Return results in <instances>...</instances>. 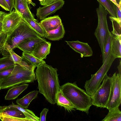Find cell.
Listing matches in <instances>:
<instances>
[{
    "instance_id": "8fae6325",
    "label": "cell",
    "mask_w": 121,
    "mask_h": 121,
    "mask_svg": "<svg viewBox=\"0 0 121 121\" xmlns=\"http://www.w3.org/2000/svg\"><path fill=\"white\" fill-rule=\"evenodd\" d=\"M65 41L73 50L80 54L81 58L91 56L93 55L92 50L87 43L81 42L78 40Z\"/></svg>"
},
{
    "instance_id": "d6a6232c",
    "label": "cell",
    "mask_w": 121,
    "mask_h": 121,
    "mask_svg": "<svg viewBox=\"0 0 121 121\" xmlns=\"http://www.w3.org/2000/svg\"><path fill=\"white\" fill-rule=\"evenodd\" d=\"M7 36L3 32L0 35V54L4 51Z\"/></svg>"
},
{
    "instance_id": "d590c367",
    "label": "cell",
    "mask_w": 121,
    "mask_h": 121,
    "mask_svg": "<svg viewBox=\"0 0 121 121\" xmlns=\"http://www.w3.org/2000/svg\"><path fill=\"white\" fill-rule=\"evenodd\" d=\"M9 8V11L11 12L13 8L14 0H5Z\"/></svg>"
},
{
    "instance_id": "ac0fdd59",
    "label": "cell",
    "mask_w": 121,
    "mask_h": 121,
    "mask_svg": "<svg viewBox=\"0 0 121 121\" xmlns=\"http://www.w3.org/2000/svg\"><path fill=\"white\" fill-rule=\"evenodd\" d=\"M56 103L58 106L63 107L68 112H71L75 109L74 105L63 95L60 89L57 95Z\"/></svg>"
},
{
    "instance_id": "f35d334b",
    "label": "cell",
    "mask_w": 121,
    "mask_h": 121,
    "mask_svg": "<svg viewBox=\"0 0 121 121\" xmlns=\"http://www.w3.org/2000/svg\"><path fill=\"white\" fill-rule=\"evenodd\" d=\"M6 14L2 11H0V22H2L4 17Z\"/></svg>"
},
{
    "instance_id": "8992f818",
    "label": "cell",
    "mask_w": 121,
    "mask_h": 121,
    "mask_svg": "<svg viewBox=\"0 0 121 121\" xmlns=\"http://www.w3.org/2000/svg\"><path fill=\"white\" fill-rule=\"evenodd\" d=\"M98 18V23L94 35L99 47L103 58L105 46L110 32L109 30L107 16L108 13L100 4L96 9Z\"/></svg>"
},
{
    "instance_id": "484cf974",
    "label": "cell",
    "mask_w": 121,
    "mask_h": 121,
    "mask_svg": "<svg viewBox=\"0 0 121 121\" xmlns=\"http://www.w3.org/2000/svg\"><path fill=\"white\" fill-rule=\"evenodd\" d=\"M21 57L29 61L35 68L40 65L46 63L44 61L39 59L31 54L24 52Z\"/></svg>"
},
{
    "instance_id": "f6af8a7d",
    "label": "cell",
    "mask_w": 121,
    "mask_h": 121,
    "mask_svg": "<svg viewBox=\"0 0 121 121\" xmlns=\"http://www.w3.org/2000/svg\"><path fill=\"white\" fill-rule=\"evenodd\" d=\"M3 32L2 31L0 32V35Z\"/></svg>"
},
{
    "instance_id": "6da1fadb",
    "label": "cell",
    "mask_w": 121,
    "mask_h": 121,
    "mask_svg": "<svg viewBox=\"0 0 121 121\" xmlns=\"http://www.w3.org/2000/svg\"><path fill=\"white\" fill-rule=\"evenodd\" d=\"M57 71L56 68L45 63L38 66L35 72L39 92L52 104L56 103L57 95L60 87Z\"/></svg>"
},
{
    "instance_id": "bcb514c9",
    "label": "cell",
    "mask_w": 121,
    "mask_h": 121,
    "mask_svg": "<svg viewBox=\"0 0 121 121\" xmlns=\"http://www.w3.org/2000/svg\"><path fill=\"white\" fill-rule=\"evenodd\" d=\"M1 89V88L0 85V90Z\"/></svg>"
},
{
    "instance_id": "ee69618b",
    "label": "cell",
    "mask_w": 121,
    "mask_h": 121,
    "mask_svg": "<svg viewBox=\"0 0 121 121\" xmlns=\"http://www.w3.org/2000/svg\"><path fill=\"white\" fill-rule=\"evenodd\" d=\"M2 22H0V32L2 30Z\"/></svg>"
},
{
    "instance_id": "cb8c5ba5",
    "label": "cell",
    "mask_w": 121,
    "mask_h": 121,
    "mask_svg": "<svg viewBox=\"0 0 121 121\" xmlns=\"http://www.w3.org/2000/svg\"><path fill=\"white\" fill-rule=\"evenodd\" d=\"M22 18L41 37L43 38H45V32L36 19L34 20Z\"/></svg>"
},
{
    "instance_id": "f1b7e54d",
    "label": "cell",
    "mask_w": 121,
    "mask_h": 121,
    "mask_svg": "<svg viewBox=\"0 0 121 121\" xmlns=\"http://www.w3.org/2000/svg\"><path fill=\"white\" fill-rule=\"evenodd\" d=\"M112 36V34L110 32L105 46L104 55L102 58L103 63L104 62L109 54L111 52V40Z\"/></svg>"
},
{
    "instance_id": "52a82bcc",
    "label": "cell",
    "mask_w": 121,
    "mask_h": 121,
    "mask_svg": "<svg viewBox=\"0 0 121 121\" xmlns=\"http://www.w3.org/2000/svg\"><path fill=\"white\" fill-rule=\"evenodd\" d=\"M111 84V77L107 74L102 84L91 96L92 105L97 107L106 108L110 95Z\"/></svg>"
},
{
    "instance_id": "1f68e13d",
    "label": "cell",
    "mask_w": 121,
    "mask_h": 121,
    "mask_svg": "<svg viewBox=\"0 0 121 121\" xmlns=\"http://www.w3.org/2000/svg\"><path fill=\"white\" fill-rule=\"evenodd\" d=\"M14 66L7 68L0 71V81L8 77L10 74Z\"/></svg>"
},
{
    "instance_id": "7402d4cb",
    "label": "cell",
    "mask_w": 121,
    "mask_h": 121,
    "mask_svg": "<svg viewBox=\"0 0 121 121\" xmlns=\"http://www.w3.org/2000/svg\"><path fill=\"white\" fill-rule=\"evenodd\" d=\"M7 107H14L16 108L22 112L26 118L30 121H39V118L36 116L32 111L27 108H23L20 106L15 104L13 103L9 105L6 106Z\"/></svg>"
},
{
    "instance_id": "ba28073f",
    "label": "cell",
    "mask_w": 121,
    "mask_h": 121,
    "mask_svg": "<svg viewBox=\"0 0 121 121\" xmlns=\"http://www.w3.org/2000/svg\"><path fill=\"white\" fill-rule=\"evenodd\" d=\"M111 78V93L106 108L109 111L119 107L121 102V76L115 73Z\"/></svg>"
},
{
    "instance_id": "603a6c76",
    "label": "cell",
    "mask_w": 121,
    "mask_h": 121,
    "mask_svg": "<svg viewBox=\"0 0 121 121\" xmlns=\"http://www.w3.org/2000/svg\"><path fill=\"white\" fill-rule=\"evenodd\" d=\"M121 111L119 107L109 111L107 115L102 121H121Z\"/></svg>"
},
{
    "instance_id": "d4e9b609",
    "label": "cell",
    "mask_w": 121,
    "mask_h": 121,
    "mask_svg": "<svg viewBox=\"0 0 121 121\" xmlns=\"http://www.w3.org/2000/svg\"><path fill=\"white\" fill-rule=\"evenodd\" d=\"M107 11L110 16L117 17L115 5L110 0H97Z\"/></svg>"
},
{
    "instance_id": "60d3db41",
    "label": "cell",
    "mask_w": 121,
    "mask_h": 121,
    "mask_svg": "<svg viewBox=\"0 0 121 121\" xmlns=\"http://www.w3.org/2000/svg\"><path fill=\"white\" fill-rule=\"evenodd\" d=\"M29 4H31L33 6H35L36 5L35 4L33 3L32 0H26Z\"/></svg>"
},
{
    "instance_id": "4dcf8cb0",
    "label": "cell",
    "mask_w": 121,
    "mask_h": 121,
    "mask_svg": "<svg viewBox=\"0 0 121 121\" xmlns=\"http://www.w3.org/2000/svg\"><path fill=\"white\" fill-rule=\"evenodd\" d=\"M9 57L11 60L15 64H18L22 61V58L16 54L11 50L9 51Z\"/></svg>"
},
{
    "instance_id": "7bdbcfd3",
    "label": "cell",
    "mask_w": 121,
    "mask_h": 121,
    "mask_svg": "<svg viewBox=\"0 0 121 121\" xmlns=\"http://www.w3.org/2000/svg\"><path fill=\"white\" fill-rule=\"evenodd\" d=\"M117 4L120 6H121V0H116Z\"/></svg>"
},
{
    "instance_id": "74e56055",
    "label": "cell",
    "mask_w": 121,
    "mask_h": 121,
    "mask_svg": "<svg viewBox=\"0 0 121 121\" xmlns=\"http://www.w3.org/2000/svg\"><path fill=\"white\" fill-rule=\"evenodd\" d=\"M0 6L5 10L9 11L8 6L5 0H0Z\"/></svg>"
},
{
    "instance_id": "9a60e30c",
    "label": "cell",
    "mask_w": 121,
    "mask_h": 121,
    "mask_svg": "<svg viewBox=\"0 0 121 121\" xmlns=\"http://www.w3.org/2000/svg\"><path fill=\"white\" fill-rule=\"evenodd\" d=\"M46 41V39L41 37L28 39L18 44L16 48H18L24 52L32 54L36 44Z\"/></svg>"
},
{
    "instance_id": "83f0119b",
    "label": "cell",
    "mask_w": 121,
    "mask_h": 121,
    "mask_svg": "<svg viewBox=\"0 0 121 121\" xmlns=\"http://www.w3.org/2000/svg\"><path fill=\"white\" fill-rule=\"evenodd\" d=\"M109 18L112 23L113 30L112 34L115 36H121V21L117 18L110 16H109Z\"/></svg>"
},
{
    "instance_id": "30bf717a",
    "label": "cell",
    "mask_w": 121,
    "mask_h": 121,
    "mask_svg": "<svg viewBox=\"0 0 121 121\" xmlns=\"http://www.w3.org/2000/svg\"><path fill=\"white\" fill-rule=\"evenodd\" d=\"M64 3V0H57L48 5L40 7L37 9L36 16L38 19L42 20L61 9Z\"/></svg>"
},
{
    "instance_id": "d6986e66",
    "label": "cell",
    "mask_w": 121,
    "mask_h": 121,
    "mask_svg": "<svg viewBox=\"0 0 121 121\" xmlns=\"http://www.w3.org/2000/svg\"><path fill=\"white\" fill-rule=\"evenodd\" d=\"M111 52L115 58H121V36H115L112 34Z\"/></svg>"
},
{
    "instance_id": "f546056e",
    "label": "cell",
    "mask_w": 121,
    "mask_h": 121,
    "mask_svg": "<svg viewBox=\"0 0 121 121\" xmlns=\"http://www.w3.org/2000/svg\"><path fill=\"white\" fill-rule=\"evenodd\" d=\"M0 119L2 121H30V120L26 118H20L8 115L0 112Z\"/></svg>"
},
{
    "instance_id": "4316f807",
    "label": "cell",
    "mask_w": 121,
    "mask_h": 121,
    "mask_svg": "<svg viewBox=\"0 0 121 121\" xmlns=\"http://www.w3.org/2000/svg\"><path fill=\"white\" fill-rule=\"evenodd\" d=\"M3 55V57L0 58V71L14 66L16 64L11 60L9 53Z\"/></svg>"
},
{
    "instance_id": "b9f144b4",
    "label": "cell",
    "mask_w": 121,
    "mask_h": 121,
    "mask_svg": "<svg viewBox=\"0 0 121 121\" xmlns=\"http://www.w3.org/2000/svg\"><path fill=\"white\" fill-rule=\"evenodd\" d=\"M115 5L119 7H121V6L118 4L117 3L116 0H110Z\"/></svg>"
},
{
    "instance_id": "7dc6e473",
    "label": "cell",
    "mask_w": 121,
    "mask_h": 121,
    "mask_svg": "<svg viewBox=\"0 0 121 121\" xmlns=\"http://www.w3.org/2000/svg\"><path fill=\"white\" fill-rule=\"evenodd\" d=\"M1 121L0 119V121Z\"/></svg>"
},
{
    "instance_id": "ffe728a7",
    "label": "cell",
    "mask_w": 121,
    "mask_h": 121,
    "mask_svg": "<svg viewBox=\"0 0 121 121\" xmlns=\"http://www.w3.org/2000/svg\"><path fill=\"white\" fill-rule=\"evenodd\" d=\"M39 91H31L20 99H18L16 102L17 104L23 108H27L31 102L37 97Z\"/></svg>"
},
{
    "instance_id": "836d02e7",
    "label": "cell",
    "mask_w": 121,
    "mask_h": 121,
    "mask_svg": "<svg viewBox=\"0 0 121 121\" xmlns=\"http://www.w3.org/2000/svg\"><path fill=\"white\" fill-rule=\"evenodd\" d=\"M48 111V109L44 108L40 114L39 121H46V116L47 113Z\"/></svg>"
},
{
    "instance_id": "277c9868",
    "label": "cell",
    "mask_w": 121,
    "mask_h": 121,
    "mask_svg": "<svg viewBox=\"0 0 121 121\" xmlns=\"http://www.w3.org/2000/svg\"><path fill=\"white\" fill-rule=\"evenodd\" d=\"M35 78L34 71L29 70L16 64L10 74L0 81V85L1 89H7L22 84L33 82Z\"/></svg>"
},
{
    "instance_id": "5bb4252c",
    "label": "cell",
    "mask_w": 121,
    "mask_h": 121,
    "mask_svg": "<svg viewBox=\"0 0 121 121\" xmlns=\"http://www.w3.org/2000/svg\"><path fill=\"white\" fill-rule=\"evenodd\" d=\"M45 33L57 28L62 23L58 15L46 17L39 22Z\"/></svg>"
},
{
    "instance_id": "7c38bea8",
    "label": "cell",
    "mask_w": 121,
    "mask_h": 121,
    "mask_svg": "<svg viewBox=\"0 0 121 121\" xmlns=\"http://www.w3.org/2000/svg\"><path fill=\"white\" fill-rule=\"evenodd\" d=\"M26 0H14L13 8L23 18L35 20L30 11Z\"/></svg>"
},
{
    "instance_id": "8d00e7d4",
    "label": "cell",
    "mask_w": 121,
    "mask_h": 121,
    "mask_svg": "<svg viewBox=\"0 0 121 121\" xmlns=\"http://www.w3.org/2000/svg\"><path fill=\"white\" fill-rule=\"evenodd\" d=\"M115 8L117 18L119 20L121 21V7H119L115 5Z\"/></svg>"
},
{
    "instance_id": "2e32d148",
    "label": "cell",
    "mask_w": 121,
    "mask_h": 121,
    "mask_svg": "<svg viewBox=\"0 0 121 121\" xmlns=\"http://www.w3.org/2000/svg\"><path fill=\"white\" fill-rule=\"evenodd\" d=\"M28 86V84H24L10 88L5 96V99L9 100L16 99L27 88Z\"/></svg>"
},
{
    "instance_id": "7a4b0ae2",
    "label": "cell",
    "mask_w": 121,
    "mask_h": 121,
    "mask_svg": "<svg viewBox=\"0 0 121 121\" xmlns=\"http://www.w3.org/2000/svg\"><path fill=\"white\" fill-rule=\"evenodd\" d=\"M63 95L74 105L76 109L87 114L92 106L91 96L78 87L76 82H68L60 86Z\"/></svg>"
},
{
    "instance_id": "4fadbf2b",
    "label": "cell",
    "mask_w": 121,
    "mask_h": 121,
    "mask_svg": "<svg viewBox=\"0 0 121 121\" xmlns=\"http://www.w3.org/2000/svg\"><path fill=\"white\" fill-rule=\"evenodd\" d=\"M51 43L47 41L36 44L31 54L39 59L43 60L50 52Z\"/></svg>"
},
{
    "instance_id": "44dd1931",
    "label": "cell",
    "mask_w": 121,
    "mask_h": 121,
    "mask_svg": "<svg viewBox=\"0 0 121 121\" xmlns=\"http://www.w3.org/2000/svg\"><path fill=\"white\" fill-rule=\"evenodd\" d=\"M0 112L8 115L16 117L26 118L22 112L15 108L7 107L6 106H0Z\"/></svg>"
},
{
    "instance_id": "3957f363",
    "label": "cell",
    "mask_w": 121,
    "mask_h": 121,
    "mask_svg": "<svg viewBox=\"0 0 121 121\" xmlns=\"http://www.w3.org/2000/svg\"><path fill=\"white\" fill-rule=\"evenodd\" d=\"M40 37L41 36L22 18L17 27L10 35L7 36L4 51L8 52L16 48L17 45L26 39Z\"/></svg>"
},
{
    "instance_id": "e575fe53",
    "label": "cell",
    "mask_w": 121,
    "mask_h": 121,
    "mask_svg": "<svg viewBox=\"0 0 121 121\" xmlns=\"http://www.w3.org/2000/svg\"><path fill=\"white\" fill-rule=\"evenodd\" d=\"M40 2V4L43 6L55 2L57 0H38Z\"/></svg>"
},
{
    "instance_id": "ab89813d",
    "label": "cell",
    "mask_w": 121,
    "mask_h": 121,
    "mask_svg": "<svg viewBox=\"0 0 121 121\" xmlns=\"http://www.w3.org/2000/svg\"><path fill=\"white\" fill-rule=\"evenodd\" d=\"M117 68L118 70V73L121 76V63L120 60V64L117 66Z\"/></svg>"
},
{
    "instance_id": "5b68a950",
    "label": "cell",
    "mask_w": 121,
    "mask_h": 121,
    "mask_svg": "<svg viewBox=\"0 0 121 121\" xmlns=\"http://www.w3.org/2000/svg\"><path fill=\"white\" fill-rule=\"evenodd\" d=\"M115 59L112 56L111 52L110 53L99 70L95 74H91V78L86 82L84 87L87 93L90 96L100 86Z\"/></svg>"
},
{
    "instance_id": "e0dca14e",
    "label": "cell",
    "mask_w": 121,
    "mask_h": 121,
    "mask_svg": "<svg viewBox=\"0 0 121 121\" xmlns=\"http://www.w3.org/2000/svg\"><path fill=\"white\" fill-rule=\"evenodd\" d=\"M65 33L64 27L62 23L57 28L46 33L45 38L52 41L59 40L63 38Z\"/></svg>"
},
{
    "instance_id": "9c48e42d",
    "label": "cell",
    "mask_w": 121,
    "mask_h": 121,
    "mask_svg": "<svg viewBox=\"0 0 121 121\" xmlns=\"http://www.w3.org/2000/svg\"><path fill=\"white\" fill-rule=\"evenodd\" d=\"M22 19L15 9L5 15L2 22V31L9 36L17 27Z\"/></svg>"
}]
</instances>
